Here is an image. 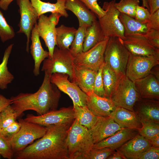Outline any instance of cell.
<instances>
[{"label": "cell", "instance_id": "83f0119b", "mask_svg": "<svg viewBox=\"0 0 159 159\" xmlns=\"http://www.w3.org/2000/svg\"><path fill=\"white\" fill-rule=\"evenodd\" d=\"M103 33L99 21H93L86 29L83 44V51L85 52L106 38Z\"/></svg>", "mask_w": 159, "mask_h": 159}, {"label": "cell", "instance_id": "9c48e42d", "mask_svg": "<svg viewBox=\"0 0 159 159\" xmlns=\"http://www.w3.org/2000/svg\"><path fill=\"white\" fill-rule=\"evenodd\" d=\"M159 64V60L153 56L134 55L130 53L126 76L134 82L150 74L152 68Z\"/></svg>", "mask_w": 159, "mask_h": 159}, {"label": "cell", "instance_id": "11a10c76", "mask_svg": "<svg viewBox=\"0 0 159 159\" xmlns=\"http://www.w3.org/2000/svg\"><path fill=\"white\" fill-rule=\"evenodd\" d=\"M1 128H0V131H1Z\"/></svg>", "mask_w": 159, "mask_h": 159}, {"label": "cell", "instance_id": "74e56055", "mask_svg": "<svg viewBox=\"0 0 159 159\" xmlns=\"http://www.w3.org/2000/svg\"><path fill=\"white\" fill-rule=\"evenodd\" d=\"M115 150L109 147L92 149L85 159H105Z\"/></svg>", "mask_w": 159, "mask_h": 159}, {"label": "cell", "instance_id": "836d02e7", "mask_svg": "<svg viewBox=\"0 0 159 159\" xmlns=\"http://www.w3.org/2000/svg\"><path fill=\"white\" fill-rule=\"evenodd\" d=\"M142 126L138 130L139 134L148 140L159 135V122L141 120Z\"/></svg>", "mask_w": 159, "mask_h": 159}, {"label": "cell", "instance_id": "60d3db41", "mask_svg": "<svg viewBox=\"0 0 159 159\" xmlns=\"http://www.w3.org/2000/svg\"><path fill=\"white\" fill-rule=\"evenodd\" d=\"M87 8L94 13L97 17H101L105 14V11L97 3L99 0H80Z\"/></svg>", "mask_w": 159, "mask_h": 159}, {"label": "cell", "instance_id": "5b68a950", "mask_svg": "<svg viewBox=\"0 0 159 159\" xmlns=\"http://www.w3.org/2000/svg\"><path fill=\"white\" fill-rule=\"evenodd\" d=\"M18 122L20 125L19 131L9 140L14 154L42 138L47 131L46 126L26 121L24 119H19Z\"/></svg>", "mask_w": 159, "mask_h": 159}, {"label": "cell", "instance_id": "681fc988", "mask_svg": "<svg viewBox=\"0 0 159 159\" xmlns=\"http://www.w3.org/2000/svg\"><path fill=\"white\" fill-rule=\"evenodd\" d=\"M107 159H126L125 155L119 150L116 149L107 158Z\"/></svg>", "mask_w": 159, "mask_h": 159}, {"label": "cell", "instance_id": "b9f144b4", "mask_svg": "<svg viewBox=\"0 0 159 159\" xmlns=\"http://www.w3.org/2000/svg\"><path fill=\"white\" fill-rule=\"evenodd\" d=\"M20 125L16 121L13 122L7 127L1 130L0 134L9 140L19 131Z\"/></svg>", "mask_w": 159, "mask_h": 159}, {"label": "cell", "instance_id": "1f68e13d", "mask_svg": "<svg viewBox=\"0 0 159 159\" xmlns=\"http://www.w3.org/2000/svg\"><path fill=\"white\" fill-rule=\"evenodd\" d=\"M76 118L81 125L88 130L91 128L96 123L98 117L94 115L87 106L73 105Z\"/></svg>", "mask_w": 159, "mask_h": 159}, {"label": "cell", "instance_id": "8992f818", "mask_svg": "<svg viewBox=\"0 0 159 159\" xmlns=\"http://www.w3.org/2000/svg\"><path fill=\"white\" fill-rule=\"evenodd\" d=\"M73 60L69 50L59 49L55 46L52 57L43 61L41 70L50 76L55 73L67 74L71 81Z\"/></svg>", "mask_w": 159, "mask_h": 159}, {"label": "cell", "instance_id": "d6a6232c", "mask_svg": "<svg viewBox=\"0 0 159 159\" xmlns=\"http://www.w3.org/2000/svg\"><path fill=\"white\" fill-rule=\"evenodd\" d=\"M89 26L83 24L79 26L77 29L75 37L69 49L73 57L83 51V44L86 31L87 27Z\"/></svg>", "mask_w": 159, "mask_h": 159}, {"label": "cell", "instance_id": "bcb514c9", "mask_svg": "<svg viewBox=\"0 0 159 159\" xmlns=\"http://www.w3.org/2000/svg\"><path fill=\"white\" fill-rule=\"evenodd\" d=\"M146 26L148 29H153L159 30V9L150 14Z\"/></svg>", "mask_w": 159, "mask_h": 159}, {"label": "cell", "instance_id": "8fae6325", "mask_svg": "<svg viewBox=\"0 0 159 159\" xmlns=\"http://www.w3.org/2000/svg\"><path fill=\"white\" fill-rule=\"evenodd\" d=\"M76 117L74 111L72 107H62L46 114L35 116L28 114L24 120L44 126L72 123Z\"/></svg>", "mask_w": 159, "mask_h": 159}, {"label": "cell", "instance_id": "ac0fdd59", "mask_svg": "<svg viewBox=\"0 0 159 159\" xmlns=\"http://www.w3.org/2000/svg\"><path fill=\"white\" fill-rule=\"evenodd\" d=\"M138 134V129L122 128L113 135L94 144L92 149L109 147L115 150Z\"/></svg>", "mask_w": 159, "mask_h": 159}, {"label": "cell", "instance_id": "2e32d148", "mask_svg": "<svg viewBox=\"0 0 159 159\" xmlns=\"http://www.w3.org/2000/svg\"><path fill=\"white\" fill-rule=\"evenodd\" d=\"M122 128L109 116L98 117L95 125L89 130L95 144L113 135Z\"/></svg>", "mask_w": 159, "mask_h": 159}, {"label": "cell", "instance_id": "484cf974", "mask_svg": "<svg viewBox=\"0 0 159 159\" xmlns=\"http://www.w3.org/2000/svg\"><path fill=\"white\" fill-rule=\"evenodd\" d=\"M124 76L117 74L109 64L104 62L102 76L105 97L110 99Z\"/></svg>", "mask_w": 159, "mask_h": 159}, {"label": "cell", "instance_id": "6da1fadb", "mask_svg": "<svg viewBox=\"0 0 159 159\" xmlns=\"http://www.w3.org/2000/svg\"><path fill=\"white\" fill-rule=\"evenodd\" d=\"M72 123L46 126L45 134L23 150L14 154L15 158L69 159L66 139Z\"/></svg>", "mask_w": 159, "mask_h": 159}, {"label": "cell", "instance_id": "4dcf8cb0", "mask_svg": "<svg viewBox=\"0 0 159 159\" xmlns=\"http://www.w3.org/2000/svg\"><path fill=\"white\" fill-rule=\"evenodd\" d=\"M14 44L9 45L5 49L1 63L0 64V89L4 90L7 88L14 78V75L9 71L7 66L8 59Z\"/></svg>", "mask_w": 159, "mask_h": 159}, {"label": "cell", "instance_id": "cb8c5ba5", "mask_svg": "<svg viewBox=\"0 0 159 159\" xmlns=\"http://www.w3.org/2000/svg\"><path fill=\"white\" fill-rule=\"evenodd\" d=\"M65 6L66 10L71 11L77 18L79 26L90 25L97 20V16L80 0H66Z\"/></svg>", "mask_w": 159, "mask_h": 159}, {"label": "cell", "instance_id": "30bf717a", "mask_svg": "<svg viewBox=\"0 0 159 159\" xmlns=\"http://www.w3.org/2000/svg\"><path fill=\"white\" fill-rule=\"evenodd\" d=\"M109 38H106L88 50L74 57V64L97 72L105 62L104 54Z\"/></svg>", "mask_w": 159, "mask_h": 159}, {"label": "cell", "instance_id": "5bb4252c", "mask_svg": "<svg viewBox=\"0 0 159 159\" xmlns=\"http://www.w3.org/2000/svg\"><path fill=\"white\" fill-rule=\"evenodd\" d=\"M122 40L130 54L139 56H153L159 60V49L153 46L143 34L125 36Z\"/></svg>", "mask_w": 159, "mask_h": 159}, {"label": "cell", "instance_id": "7402d4cb", "mask_svg": "<svg viewBox=\"0 0 159 159\" xmlns=\"http://www.w3.org/2000/svg\"><path fill=\"white\" fill-rule=\"evenodd\" d=\"M122 128L139 129L142 127L141 120L133 111L116 107L110 116Z\"/></svg>", "mask_w": 159, "mask_h": 159}, {"label": "cell", "instance_id": "44dd1931", "mask_svg": "<svg viewBox=\"0 0 159 159\" xmlns=\"http://www.w3.org/2000/svg\"><path fill=\"white\" fill-rule=\"evenodd\" d=\"M97 72L89 68L73 65L72 82L77 85L84 92L93 91Z\"/></svg>", "mask_w": 159, "mask_h": 159}, {"label": "cell", "instance_id": "ab89813d", "mask_svg": "<svg viewBox=\"0 0 159 159\" xmlns=\"http://www.w3.org/2000/svg\"><path fill=\"white\" fill-rule=\"evenodd\" d=\"M103 64H104L97 72L94 84L93 92L95 93L99 96L105 97V92L102 76V72Z\"/></svg>", "mask_w": 159, "mask_h": 159}, {"label": "cell", "instance_id": "d590c367", "mask_svg": "<svg viewBox=\"0 0 159 159\" xmlns=\"http://www.w3.org/2000/svg\"><path fill=\"white\" fill-rule=\"evenodd\" d=\"M15 35L13 28L7 22L0 10V38L3 42L11 39Z\"/></svg>", "mask_w": 159, "mask_h": 159}, {"label": "cell", "instance_id": "4fadbf2b", "mask_svg": "<svg viewBox=\"0 0 159 159\" xmlns=\"http://www.w3.org/2000/svg\"><path fill=\"white\" fill-rule=\"evenodd\" d=\"M19 7L20 19L18 33H24L26 36V51L29 50V44L32 30L39 18L37 13L29 0H16Z\"/></svg>", "mask_w": 159, "mask_h": 159}, {"label": "cell", "instance_id": "4316f807", "mask_svg": "<svg viewBox=\"0 0 159 159\" xmlns=\"http://www.w3.org/2000/svg\"><path fill=\"white\" fill-rule=\"evenodd\" d=\"M30 0L39 16L48 12L59 13L66 18L69 16L65 8L66 0H56L55 3L44 2L40 0Z\"/></svg>", "mask_w": 159, "mask_h": 159}, {"label": "cell", "instance_id": "e575fe53", "mask_svg": "<svg viewBox=\"0 0 159 159\" xmlns=\"http://www.w3.org/2000/svg\"><path fill=\"white\" fill-rule=\"evenodd\" d=\"M139 0H120L115 5L120 13H124L135 18L136 8L139 5Z\"/></svg>", "mask_w": 159, "mask_h": 159}, {"label": "cell", "instance_id": "7bdbcfd3", "mask_svg": "<svg viewBox=\"0 0 159 159\" xmlns=\"http://www.w3.org/2000/svg\"><path fill=\"white\" fill-rule=\"evenodd\" d=\"M143 35L153 46L159 49V30L148 29Z\"/></svg>", "mask_w": 159, "mask_h": 159}, {"label": "cell", "instance_id": "52a82bcc", "mask_svg": "<svg viewBox=\"0 0 159 159\" xmlns=\"http://www.w3.org/2000/svg\"><path fill=\"white\" fill-rule=\"evenodd\" d=\"M115 0L105 1L102 9L105 14L98 17L103 33L105 37H118L123 39L125 37L123 26L119 19L120 12L115 7Z\"/></svg>", "mask_w": 159, "mask_h": 159}, {"label": "cell", "instance_id": "7dc6e473", "mask_svg": "<svg viewBox=\"0 0 159 159\" xmlns=\"http://www.w3.org/2000/svg\"><path fill=\"white\" fill-rule=\"evenodd\" d=\"M150 14L159 9V0H147Z\"/></svg>", "mask_w": 159, "mask_h": 159}, {"label": "cell", "instance_id": "ee69618b", "mask_svg": "<svg viewBox=\"0 0 159 159\" xmlns=\"http://www.w3.org/2000/svg\"><path fill=\"white\" fill-rule=\"evenodd\" d=\"M150 15L149 10L147 8L140 5L136 9L135 18L139 21L146 24Z\"/></svg>", "mask_w": 159, "mask_h": 159}, {"label": "cell", "instance_id": "e0dca14e", "mask_svg": "<svg viewBox=\"0 0 159 159\" xmlns=\"http://www.w3.org/2000/svg\"><path fill=\"white\" fill-rule=\"evenodd\" d=\"M85 93L87 96L86 106L97 117L110 116L116 107L110 99L99 96L92 91Z\"/></svg>", "mask_w": 159, "mask_h": 159}, {"label": "cell", "instance_id": "7c38bea8", "mask_svg": "<svg viewBox=\"0 0 159 159\" xmlns=\"http://www.w3.org/2000/svg\"><path fill=\"white\" fill-rule=\"evenodd\" d=\"M69 77L67 74L55 73L50 76V81L60 91L69 97L73 105L86 106L87 95L75 83L70 82Z\"/></svg>", "mask_w": 159, "mask_h": 159}, {"label": "cell", "instance_id": "ba28073f", "mask_svg": "<svg viewBox=\"0 0 159 159\" xmlns=\"http://www.w3.org/2000/svg\"><path fill=\"white\" fill-rule=\"evenodd\" d=\"M140 98L134 82L125 75L121 78L110 99L116 107L134 112V105Z\"/></svg>", "mask_w": 159, "mask_h": 159}, {"label": "cell", "instance_id": "f1b7e54d", "mask_svg": "<svg viewBox=\"0 0 159 159\" xmlns=\"http://www.w3.org/2000/svg\"><path fill=\"white\" fill-rule=\"evenodd\" d=\"M119 17L123 27L125 36L143 34L148 30L146 24L142 23L124 13H120Z\"/></svg>", "mask_w": 159, "mask_h": 159}, {"label": "cell", "instance_id": "9a60e30c", "mask_svg": "<svg viewBox=\"0 0 159 159\" xmlns=\"http://www.w3.org/2000/svg\"><path fill=\"white\" fill-rule=\"evenodd\" d=\"M36 24L38 34L44 40L48 48L49 58L52 57L55 47L56 45V26L58 24L50 15L49 17L44 14L40 15Z\"/></svg>", "mask_w": 159, "mask_h": 159}, {"label": "cell", "instance_id": "f35d334b", "mask_svg": "<svg viewBox=\"0 0 159 159\" xmlns=\"http://www.w3.org/2000/svg\"><path fill=\"white\" fill-rule=\"evenodd\" d=\"M0 154L8 159H12L14 154L9 141L0 134Z\"/></svg>", "mask_w": 159, "mask_h": 159}, {"label": "cell", "instance_id": "7a4b0ae2", "mask_svg": "<svg viewBox=\"0 0 159 159\" xmlns=\"http://www.w3.org/2000/svg\"><path fill=\"white\" fill-rule=\"evenodd\" d=\"M44 73L42 85L34 93H20L11 97V105L17 117L26 110H32L39 115L57 110L61 97L60 90Z\"/></svg>", "mask_w": 159, "mask_h": 159}, {"label": "cell", "instance_id": "f907efd6", "mask_svg": "<svg viewBox=\"0 0 159 159\" xmlns=\"http://www.w3.org/2000/svg\"><path fill=\"white\" fill-rule=\"evenodd\" d=\"M14 0H0V8L4 11L8 9V6Z\"/></svg>", "mask_w": 159, "mask_h": 159}, {"label": "cell", "instance_id": "ffe728a7", "mask_svg": "<svg viewBox=\"0 0 159 159\" xmlns=\"http://www.w3.org/2000/svg\"><path fill=\"white\" fill-rule=\"evenodd\" d=\"M141 98L159 100V80L150 74L134 82Z\"/></svg>", "mask_w": 159, "mask_h": 159}, {"label": "cell", "instance_id": "603a6c76", "mask_svg": "<svg viewBox=\"0 0 159 159\" xmlns=\"http://www.w3.org/2000/svg\"><path fill=\"white\" fill-rule=\"evenodd\" d=\"M152 146L148 140L138 134L117 149L127 159H135Z\"/></svg>", "mask_w": 159, "mask_h": 159}, {"label": "cell", "instance_id": "f546056e", "mask_svg": "<svg viewBox=\"0 0 159 159\" xmlns=\"http://www.w3.org/2000/svg\"><path fill=\"white\" fill-rule=\"evenodd\" d=\"M77 30L74 27L64 24L56 27V45L59 49H69Z\"/></svg>", "mask_w": 159, "mask_h": 159}, {"label": "cell", "instance_id": "db71d44e", "mask_svg": "<svg viewBox=\"0 0 159 159\" xmlns=\"http://www.w3.org/2000/svg\"><path fill=\"white\" fill-rule=\"evenodd\" d=\"M142 1L143 3V6L147 8L149 11L147 0H142Z\"/></svg>", "mask_w": 159, "mask_h": 159}, {"label": "cell", "instance_id": "d6986e66", "mask_svg": "<svg viewBox=\"0 0 159 159\" xmlns=\"http://www.w3.org/2000/svg\"><path fill=\"white\" fill-rule=\"evenodd\" d=\"M141 120L159 122V101L140 98L133 107Z\"/></svg>", "mask_w": 159, "mask_h": 159}, {"label": "cell", "instance_id": "f5cc1de1", "mask_svg": "<svg viewBox=\"0 0 159 159\" xmlns=\"http://www.w3.org/2000/svg\"><path fill=\"white\" fill-rule=\"evenodd\" d=\"M150 74L154 75L159 80V64L156 65L152 68L150 70Z\"/></svg>", "mask_w": 159, "mask_h": 159}, {"label": "cell", "instance_id": "277c9868", "mask_svg": "<svg viewBox=\"0 0 159 159\" xmlns=\"http://www.w3.org/2000/svg\"><path fill=\"white\" fill-rule=\"evenodd\" d=\"M130 53L121 39L110 37L107 42L104 54L105 62L107 63L118 74L125 75Z\"/></svg>", "mask_w": 159, "mask_h": 159}, {"label": "cell", "instance_id": "816d5d0a", "mask_svg": "<svg viewBox=\"0 0 159 159\" xmlns=\"http://www.w3.org/2000/svg\"><path fill=\"white\" fill-rule=\"evenodd\" d=\"M152 146L157 148H159V135L148 140Z\"/></svg>", "mask_w": 159, "mask_h": 159}, {"label": "cell", "instance_id": "3957f363", "mask_svg": "<svg viewBox=\"0 0 159 159\" xmlns=\"http://www.w3.org/2000/svg\"><path fill=\"white\" fill-rule=\"evenodd\" d=\"M66 143L69 159H85L94 144L89 130L76 118L69 130Z\"/></svg>", "mask_w": 159, "mask_h": 159}, {"label": "cell", "instance_id": "f6af8a7d", "mask_svg": "<svg viewBox=\"0 0 159 159\" xmlns=\"http://www.w3.org/2000/svg\"><path fill=\"white\" fill-rule=\"evenodd\" d=\"M159 148L151 146L138 156L135 159H159Z\"/></svg>", "mask_w": 159, "mask_h": 159}, {"label": "cell", "instance_id": "d4e9b609", "mask_svg": "<svg viewBox=\"0 0 159 159\" xmlns=\"http://www.w3.org/2000/svg\"><path fill=\"white\" fill-rule=\"evenodd\" d=\"M36 24L31 32V39L32 44L30 46L31 54L34 61L33 72L34 75L37 76L40 74V67L42 62L49 57V52L43 48L37 33Z\"/></svg>", "mask_w": 159, "mask_h": 159}, {"label": "cell", "instance_id": "c3c4849f", "mask_svg": "<svg viewBox=\"0 0 159 159\" xmlns=\"http://www.w3.org/2000/svg\"><path fill=\"white\" fill-rule=\"evenodd\" d=\"M11 104L10 99L6 98L0 94V113L8 105Z\"/></svg>", "mask_w": 159, "mask_h": 159}, {"label": "cell", "instance_id": "8d00e7d4", "mask_svg": "<svg viewBox=\"0 0 159 159\" xmlns=\"http://www.w3.org/2000/svg\"><path fill=\"white\" fill-rule=\"evenodd\" d=\"M17 117L11 105L0 113L1 129H3L16 121Z\"/></svg>", "mask_w": 159, "mask_h": 159}]
</instances>
